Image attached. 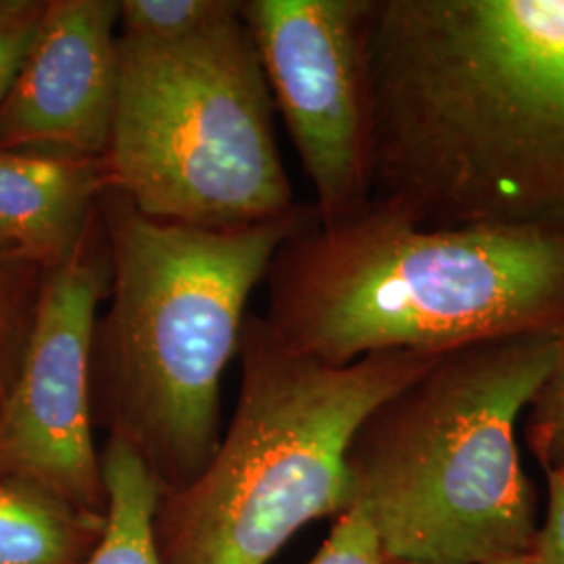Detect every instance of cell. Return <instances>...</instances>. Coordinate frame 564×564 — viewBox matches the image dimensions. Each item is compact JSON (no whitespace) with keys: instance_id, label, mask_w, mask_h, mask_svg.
<instances>
[{"instance_id":"obj_12","label":"cell","mask_w":564,"mask_h":564,"mask_svg":"<svg viewBox=\"0 0 564 564\" xmlns=\"http://www.w3.org/2000/svg\"><path fill=\"white\" fill-rule=\"evenodd\" d=\"M107 519L101 540L84 564H160L153 519L163 489L141 456L118 440L101 449Z\"/></svg>"},{"instance_id":"obj_13","label":"cell","mask_w":564,"mask_h":564,"mask_svg":"<svg viewBox=\"0 0 564 564\" xmlns=\"http://www.w3.org/2000/svg\"><path fill=\"white\" fill-rule=\"evenodd\" d=\"M44 281L41 263L0 239V408L20 372Z\"/></svg>"},{"instance_id":"obj_4","label":"cell","mask_w":564,"mask_h":564,"mask_svg":"<svg viewBox=\"0 0 564 564\" xmlns=\"http://www.w3.org/2000/svg\"><path fill=\"white\" fill-rule=\"evenodd\" d=\"M563 335L447 351L364 421L347 452L351 506L387 561L485 564L533 550L538 502L517 429Z\"/></svg>"},{"instance_id":"obj_17","label":"cell","mask_w":564,"mask_h":564,"mask_svg":"<svg viewBox=\"0 0 564 564\" xmlns=\"http://www.w3.org/2000/svg\"><path fill=\"white\" fill-rule=\"evenodd\" d=\"M310 564H387V556L366 514L349 506Z\"/></svg>"},{"instance_id":"obj_2","label":"cell","mask_w":564,"mask_h":564,"mask_svg":"<svg viewBox=\"0 0 564 564\" xmlns=\"http://www.w3.org/2000/svg\"><path fill=\"white\" fill-rule=\"evenodd\" d=\"M263 284L262 316L276 337L330 366L563 335L564 232L431 226L370 197L345 218L293 232Z\"/></svg>"},{"instance_id":"obj_8","label":"cell","mask_w":564,"mask_h":564,"mask_svg":"<svg viewBox=\"0 0 564 564\" xmlns=\"http://www.w3.org/2000/svg\"><path fill=\"white\" fill-rule=\"evenodd\" d=\"M370 7L372 0H242V21L321 223L372 197Z\"/></svg>"},{"instance_id":"obj_7","label":"cell","mask_w":564,"mask_h":564,"mask_svg":"<svg viewBox=\"0 0 564 564\" xmlns=\"http://www.w3.org/2000/svg\"><path fill=\"white\" fill-rule=\"evenodd\" d=\"M101 214L65 262L46 270L20 372L0 408V479L107 514L90 408V347L109 293Z\"/></svg>"},{"instance_id":"obj_1","label":"cell","mask_w":564,"mask_h":564,"mask_svg":"<svg viewBox=\"0 0 564 564\" xmlns=\"http://www.w3.org/2000/svg\"><path fill=\"white\" fill-rule=\"evenodd\" d=\"M372 197L564 232V0H372Z\"/></svg>"},{"instance_id":"obj_6","label":"cell","mask_w":564,"mask_h":564,"mask_svg":"<svg viewBox=\"0 0 564 564\" xmlns=\"http://www.w3.org/2000/svg\"><path fill=\"white\" fill-rule=\"evenodd\" d=\"M102 163L109 188L160 223L230 230L297 207L262 61L241 15L182 41L120 36Z\"/></svg>"},{"instance_id":"obj_10","label":"cell","mask_w":564,"mask_h":564,"mask_svg":"<svg viewBox=\"0 0 564 564\" xmlns=\"http://www.w3.org/2000/svg\"><path fill=\"white\" fill-rule=\"evenodd\" d=\"M109 188L102 160L0 147V239L44 270L80 245Z\"/></svg>"},{"instance_id":"obj_18","label":"cell","mask_w":564,"mask_h":564,"mask_svg":"<svg viewBox=\"0 0 564 564\" xmlns=\"http://www.w3.org/2000/svg\"><path fill=\"white\" fill-rule=\"evenodd\" d=\"M547 510L533 544L535 564H564V473H544Z\"/></svg>"},{"instance_id":"obj_19","label":"cell","mask_w":564,"mask_h":564,"mask_svg":"<svg viewBox=\"0 0 564 564\" xmlns=\"http://www.w3.org/2000/svg\"><path fill=\"white\" fill-rule=\"evenodd\" d=\"M387 564H412V563H398V561H387ZM485 564H535L533 554H521V556H510V558H500V561H491Z\"/></svg>"},{"instance_id":"obj_14","label":"cell","mask_w":564,"mask_h":564,"mask_svg":"<svg viewBox=\"0 0 564 564\" xmlns=\"http://www.w3.org/2000/svg\"><path fill=\"white\" fill-rule=\"evenodd\" d=\"M123 39L182 41L241 15L242 0H118Z\"/></svg>"},{"instance_id":"obj_3","label":"cell","mask_w":564,"mask_h":564,"mask_svg":"<svg viewBox=\"0 0 564 564\" xmlns=\"http://www.w3.org/2000/svg\"><path fill=\"white\" fill-rule=\"evenodd\" d=\"M99 214L111 279L90 347L93 423L174 494L197 481L223 440V379L253 291L318 212L297 203L265 223L207 230L151 220L107 188Z\"/></svg>"},{"instance_id":"obj_9","label":"cell","mask_w":564,"mask_h":564,"mask_svg":"<svg viewBox=\"0 0 564 564\" xmlns=\"http://www.w3.org/2000/svg\"><path fill=\"white\" fill-rule=\"evenodd\" d=\"M118 0H46L0 101V147L105 160L118 102Z\"/></svg>"},{"instance_id":"obj_11","label":"cell","mask_w":564,"mask_h":564,"mask_svg":"<svg viewBox=\"0 0 564 564\" xmlns=\"http://www.w3.org/2000/svg\"><path fill=\"white\" fill-rule=\"evenodd\" d=\"M105 519L34 485L0 479V564H84Z\"/></svg>"},{"instance_id":"obj_16","label":"cell","mask_w":564,"mask_h":564,"mask_svg":"<svg viewBox=\"0 0 564 564\" xmlns=\"http://www.w3.org/2000/svg\"><path fill=\"white\" fill-rule=\"evenodd\" d=\"M46 0H0V101L41 28Z\"/></svg>"},{"instance_id":"obj_15","label":"cell","mask_w":564,"mask_h":564,"mask_svg":"<svg viewBox=\"0 0 564 564\" xmlns=\"http://www.w3.org/2000/svg\"><path fill=\"white\" fill-rule=\"evenodd\" d=\"M523 423L524 442L544 473H564V335Z\"/></svg>"},{"instance_id":"obj_5","label":"cell","mask_w":564,"mask_h":564,"mask_svg":"<svg viewBox=\"0 0 564 564\" xmlns=\"http://www.w3.org/2000/svg\"><path fill=\"white\" fill-rule=\"evenodd\" d=\"M444 354L384 351L330 366L249 312L235 414L197 481L162 494L160 564H268L303 527L351 506L347 452L364 421Z\"/></svg>"}]
</instances>
